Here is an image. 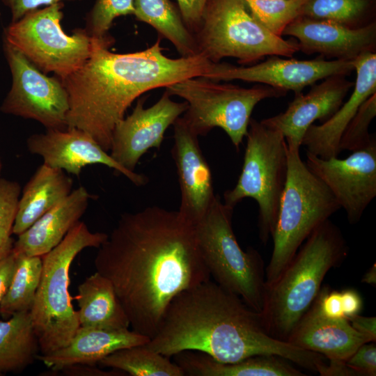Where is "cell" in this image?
Segmentation results:
<instances>
[{"label":"cell","instance_id":"1","mask_svg":"<svg viewBox=\"0 0 376 376\" xmlns=\"http://www.w3.org/2000/svg\"><path fill=\"white\" fill-rule=\"evenodd\" d=\"M94 265L111 282L132 330L150 338L172 299L211 277L195 225L156 205L121 214Z\"/></svg>","mask_w":376,"mask_h":376},{"label":"cell","instance_id":"2","mask_svg":"<svg viewBox=\"0 0 376 376\" xmlns=\"http://www.w3.org/2000/svg\"><path fill=\"white\" fill-rule=\"evenodd\" d=\"M145 345L169 358L191 350L224 363L274 355L315 372L324 362L318 353L269 336L259 313L210 279L172 299L158 331Z\"/></svg>","mask_w":376,"mask_h":376},{"label":"cell","instance_id":"3","mask_svg":"<svg viewBox=\"0 0 376 376\" xmlns=\"http://www.w3.org/2000/svg\"><path fill=\"white\" fill-rule=\"evenodd\" d=\"M109 37L94 38L85 63L61 80L69 100L68 128L87 132L109 152L116 124L131 104L152 89L203 77L212 62L202 54L171 58L162 52L160 40L139 52L109 50Z\"/></svg>","mask_w":376,"mask_h":376},{"label":"cell","instance_id":"4","mask_svg":"<svg viewBox=\"0 0 376 376\" xmlns=\"http://www.w3.org/2000/svg\"><path fill=\"white\" fill-rule=\"evenodd\" d=\"M347 253L340 228L329 219L307 237L279 279L267 287L259 313L269 336L286 341L318 297L327 272L339 266Z\"/></svg>","mask_w":376,"mask_h":376},{"label":"cell","instance_id":"5","mask_svg":"<svg viewBox=\"0 0 376 376\" xmlns=\"http://www.w3.org/2000/svg\"><path fill=\"white\" fill-rule=\"evenodd\" d=\"M107 237L91 232L79 221L56 247L41 256L40 280L30 311L41 354L67 345L80 327L69 292L70 267L81 251L99 248Z\"/></svg>","mask_w":376,"mask_h":376},{"label":"cell","instance_id":"6","mask_svg":"<svg viewBox=\"0 0 376 376\" xmlns=\"http://www.w3.org/2000/svg\"><path fill=\"white\" fill-rule=\"evenodd\" d=\"M299 150L287 145V178L265 268L267 287L279 279L307 237L341 209L329 189L302 161Z\"/></svg>","mask_w":376,"mask_h":376},{"label":"cell","instance_id":"7","mask_svg":"<svg viewBox=\"0 0 376 376\" xmlns=\"http://www.w3.org/2000/svg\"><path fill=\"white\" fill-rule=\"evenodd\" d=\"M233 210L216 196L195 225L201 253L215 282L260 313L267 290L264 261L255 249L240 247L232 227Z\"/></svg>","mask_w":376,"mask_h":376},{"label":"cell","instance_id":"8","mask_svg":"<svg viewBox=\"0 0 376 376\" xmlns=\"http://www.w3.org/2000/svg\"><path fill=\"white\" fill-rule=\"evenodd\" d=\"M198 52L212 63L233 57L253 65L267 56L290 58L297 42L270 32L251 14L246 0H208L194 33Z\"/></svg>","mask_w":376,"mask_h":376},{"label":"cell","instance_id":"9","mask_svg":"<svg viewBox=\"0 0 376 376\" xmlns=\"http://www.w3.org/2000/svg\"><path fill=\"white\" fill-rule=\"evenodd\" d=\"M243 166L235 186L224 194V203L235 206L245 198L259 207V237L266 244L274 232L288 172L287 143L278 130L251 118Z\"/></svg>","mask_w":376,"mask_h":376},{"label":"cell","instance_id":"10","mask_svg":"<svg viewBox=\"0 0 376 376\" xmlns=\"http://www.w3.org/2000/svg\"><path fill=\"white\" fill-rule=\"evenodd\" d=\"M166 92L187 103L182 118L195 134L203 136L214 127H219L237 150L247 134L251 115L257 104L286 93L267 85L246 88L203 77L174 83L166 87Z\"/></svg>","mask_w":376,"mask_h":376},{"label":"cell","instance_id":"11","mask_svg":"<svg viewBox=\"0 0 376 376\" xmlns=\"http://www.w3.org/2000/svg\"><path fill=\"white\" fill-rule=\"evenodd\" d=\"M63 2L32 10L12 22L4 42L43 73L53 72L61 80L79 70L89 58L94 38L86 29L68 35L62 29Z\"/></svg>","mask_w":376,"mask_h":376},{"label":"cell","instance_id":"12","mask_svg":"<svg viewBox=\"0 0 376 376\" xmlns=\"http://www.w3.org/2000/svg\"><path fill=\"white\" fill-rule=\"evenodd\" d=\"M4 44L12 86L1 111L38 121L47 130H66L69 100L61 79L47 77L21 52Z\"/></svg>","mask_w":376,"mask_h":376},{"label":"cell","instance_id":"13","mask_svg":"<svg viewBox=\"0 0 376 376\" xmlns=\"http://www.w3.org/2000/svg\"><path fill=\"white\" fill-rule=\"evenodd\" d=\"M305 164L331 191L349 223L357 224L376 196L375 136L345 159H322L306 152Z\"/></svg>","mask_w":376,"mask_h":376},{"label":"cell","instance_id":"14","mask_svg":"<svg viewBox=\"0 0 376 376\" xmlns=\"http://www.w3.org/2000/svg\"><path fill=\"white\" fill-rule=\"evenodd\" d=\"M354 70V60H298L278 56L249 66L212 63L203 77L216 81L234 79L261 83L284 91L301 92L307 86L334 75H347Z\"/></svg>","mask_w":376,"mask_h":376},{"label":"cell","instance_id":"15","mask_svg":"<svg viewBox=\"0 0 376 376\" xmlns=\"http://www.w3.org/2000/svg\"><path fill=\"white\" fill-rule=\"evenodd\" d=\"M187 103L177 102L165 91L150 107L138 100L132 113L120 120L113 132L109 155L125 169L135 172L140 158L150 149H159L168 127L187 109Z\"/></svg>","mask_w":376,"mask_h":376},{"label":"cell","instance_id":"16","mask_svg":"<svg viewBox=\"0 0 376 376\" xmlns=\"http://www.w3.org/2000/svg\"><path fill=\"white\" fill-rule=\"evenodd\" d=\"M26 146L31 153L42 158L44 164L77 177L85 166L100 164L123 174L136 186L148 180L143 174L125 169L91 135L77 128L47 130L45 133L30 136Z\"/></svg>","mask_w":376,"mask_h":376},{"label":"cell","instance_id":"17","mask_svg":"<svg viewBox=\"0 0 376 376\" xmlns=\"http://www.w3.org/2000/svg\"><path fill=\"white\" fill-rule=\"evenodd\" d=\"M172 155L180 189L179 212L194 225L206 214L217 195L212 175L199 145L198 137L179 117L173 124Z\"/></svg>","mask_w":376,"mask_h":376},{"label":"cell","instance_id":"18","mask_svg":"<svg viewBox=\"0 0 376 376\" xmlns=\"http://www.w3.org/2000/svg\"><path fill=\"white\" fill-rule=\"evenodd\" d=\"M297 38L299 49L339 60H354L375 52L376 24L352 29L337 22L300 16L285 29L283 36Z\"/></svg>","mask_w":376,"mask_h":376},{"label":"cell","instance_id":"19","mask_svg":"<svg viewBox=\"0 0 376 376\" xmlns=\"http://www.w3.org/2000/svg\"><path fill=\"white\" fill-rule=\"evenodd\" d=\"M354 84L345 75L327 77L307 94L295 93L284 112L260 122L279 131L287 145L300 148L307 129L317 120L324 122L329 118L342 105Z\"/></svg>","mask_w":376,"mask_h":376},{"label":"cell","instance_id":"20","mask_svg":"<svg viewBox=\"0 0 376 376\" xmlns=\"http://www.w3.org/2000/svg\"><path fill=\"white\" fill-rule=\"evenodd\" d=\"M354 65L357 77L350 97L322 124H312L307 129L301 143L306 152L322 159L338 157L343 132L361 104L376 93L375 52L361 54L354 60Z\"/></svg>","mask_w":376,"mask_h":376},{"label":"cell","instance_id":"21","mask_svg":"<svg viewBox=\"0 0 376 376\" xmlns=\"http://www.w3.org/2000/svg\"><path fill=\"white\" fill-rule=\"evenodd\" d=\"M286 342L327 359L345 361L360 345L373 341L354 329L347 318H330L322 315L314 301Z\"/></svg>","mask_w":376,"mask_h":376},{"label":"cell","instance_id":"22","mask_svg":"<svg viewBox=\"0 0 376 376\" xmlns=\"http://www.w3.org/2000/svg\"><path fill=\"white\" fill-rule=\"evenodd\" d=\"M150 339L129 329L79 327L67 345L37 358L52 371H59L73 365H95L120 349L146 345Z\"/></svg>","mask_w":376,"mask_h":376},{"label":"cell","instance_id":"23","mask_svg":"<svg viewBox=\"0 0 376 376\" xmlns=\"http://www.w3.org/2000/svg\"><path fill=\"white\" fill-rule=\"evenodd\" d=\"M92 196L82 186L72 190L60 203L19 234L13 251L42 256L56 247L85 213Z\"/></svg>","mask_w":376,"mask_h":376},{"label":"cell","instance_id":"24","mask_svg":"<svg viewBox=\"0 0 376 376\" xmlns=\"http://www.w3.org/2000/svg\"><path fill=\"white\" fill-rule=\"evenodd\" d=\"M72 179L64 171L41 164L19 198L13 234L19 235L72 191Z\"/></svg>","mask_w":376,"mask_h":376},{"label":"cell","instance_id":"25","mask_svg":"<svg viewBox=\"0 0 376 376\" xmlns=\"http://www.w3.org/2000/svg\"><path fill=\"white\" fill-rule=\"evenodd\" d=\"M174 362L189 376H303L288 360L274 355H258L224 363L197 351L186 350L173 356Z\"/></svg>","mask_w":376,"mask_h":376},{"label":"cell","instance_id":"26","mask_svg":"<svg viewBox=\"0 0 376 376\" xmlns=\"http://www.w3.org/2000/svg\"><path fill=\"white\" fill-rule=\"evenodd\" d=\"M79 326L124 329L130 328L127 316L111 282L98 272L79 284L76 297Z\"/></svg>","mask_w":376,"mask_h":376},{"label":"cell","instance_id":"27","mask_svg":"<svg viewBox=\"0 0 376 376\" xmlns=\"http://www.w3.org/2000/svg\"><path fill=\"white\" fill-rule=\"evenodd\" d=\"M38 351L30 311L0 321V374L24 370L33 363Z\"/></svg>","mask_w":376,"mask_h":376},{"label":"cell","instance_id":"28","mask_svg":"<svg viewBox=\"0 0 376 376\" xmlns=\"http://www.w3.org/2000/svg\"><path fill=\"white\" fill-rule=\"evenodd\" d=\"M134 15L169 40L182 56L199 54L193 33L170 0H134Z\"/></svg>","mask_w":376,"mask_h":376},{"label":"cell","instance_id":"29","mask_svg":"<svg viewBox=\"0 0 376 376\" xmlns=\"http://www.w3.org/2000/svg\"><path fill=\"white\" fill-rule=\"evenodd\" d=\"M13 253L15 269L8 289L0 303V315L5 319L22 311H31L42 271L41 256Z\"/></svg>","mask_w":376,"mask_h":376},{"label":"cell","instance_id":"30","mask_svg":"<svg viewBox=\"0 0 376 376\" xmlns=\"http://www.w3.org/2000/svg\"><path fill=\"white\" fill-rule=\"evenodd\" d=\"M99 363L132 376H185L175 362L145 345L120 349L102 359Z\"/></svg>","mask_w":376,"mask_h":376},{"label":"cell","instance_id":"31","mask_svg":"<svg viewBox=\"0 0 376 376\" xmlns=\"http://www.w3.org/2000/svg\"><path fill=\"white\" fill-rule=\"evenodd\" d=\"M372 6L373 0H305L301 16L357 29L373 22L369 20Z\"/></svg>","mask_w":376,"mask_h":376},{"label":"cell","instance_id":"32","mask_svg":"<svg viewBox=\"0 0 376 376\" xmlns=\"http://www.w3.org/2000/svg\"><path fill=\"white\" fill-rule=\"evenodd\" d=\"M253 16L267 29L282 37L285 29L301 16L305 0H246Z\"/></svg>","mask_w":376,"mask_h":376},{"label":"cell","instance_id":"33","mask_svg":"<svg viewBox=\"0 0 376 376\" xmlns=\"http://www.w3.org/2000/svg\"><path fill=\"white\" fill-rule=\"evenodd\" d=\"M21 187L15 181L0 178V260L13 251L11 237Z\"/></svg>","mask_w":376,"mask_h":376},{"label":"cell","instance_id":"34","mask_svg":"<svg viewBox=\"0 0 376 376\" xmlns=\"http://www.w3.org/2000/svg\"><path fill=\"white\" fill-rule=\"evenodd\" d=\"M376 116V93L368 97L359 107L341 136L339 149L357 151L366 148L371 141L373 134L368 128Z\"/></svg>","mask_w":376,"mask_h":376},{"label":"cell","instance_id":"35","mask_svg":"<svg viewBox=\"0 0 376 376\" xmlns=\"http://www.w3.org/2000/svg\"><path fill=\"white\" fill-rule=\"evenodd\" d=\"M134 13V0H97L88 15L86 30L93 38H107V32L116 17Z\"/></svg>","mask_w":376,"mask_h":376},{"label":"cell","instance_id":"36","mask_svg":"<svg viewBox=\"0 0 376 376\" xmlns=\"http://www.w3.org/2000/svg\"><path fill=\"white\" fill-rule=\"evenodd\" d=\"M345 363L361 376L376 375V345L368 342L360 345Z\"/></svg>","mask_w":376,"mask_h":376},{"label":"cell","instance_id":"37","mask_svg":"<svg viewBox=\"0 0 376 376\" xmlns=\"http://www.w3.org/2000/svg\"><path fill=\"white\" fill-rule=\"evenodd\" d=\"M207 1L208 0H177L182 19L193 34L200 26Z\"/></svg>","mask_w":376,"mask_h":376},{"label":"cell","instance_id":"38","mask_svg":"<svg viewBox=\"0 0 376 376\" xmlns=\"http://www.w3.org/2000/svg\"><path fill=\"white\" fill-rule=\"evenodd\" d=\"M63 1L76 0H4L10 9L12 22L19 19L26 13L38 9L42 6H47Z\"/></svg>","mask_w":376,"mask_h":376},{"label":"cell","instance_id":"39","mask_svg":"<svg viewBox=\"0 0 376 376\" xmlns=\"http://www.w3.org/2000/svg\"><path fill=\"white\" fill-rule=\"evenodd\" d=\"M65 375L70 376H121L126 374L120 370L113 369L110 371L104 370L95 367V365L77 364L66 367L61 370Z\"/></svg>","mask_w":376,"mask_h":376},{"label":"cell","instance_id":"40","mask_svg":"<svg viewBox=\"0 0 376 376\" xmlns=\"http://www.w3.org/2000/svg\"><path fill=\"white\" fill-rule=\"evenodd\" d=\"M343 311L345 317L359 314L363 307V301L359 292L354 289H346L340 292Z\"/></svg>","mask_w":376,"mask_h":376},{"label":"cell","instance_id":"41","mask_svg":"<svg viewBox=\"0 0 376 376\" xmlns=\"http://www.w3.org/2000/svg\"><path fill=\"white\" fill-rule=\"evenodd\" d=\"M352 327L358 332L376 341V318L357 314L347 318Z\"/></svg>","mask_w":376,"mask_h":376},{"label":"cell","instance_id":"42","mask_svg":"<svg viewBox=\"0 0 376 376\" xmlns=\"http://www.w3.org/2000/svg\"><path fill=\"white\" fill-rule=\"evenodd\" d=\"M329 363L320 369L319 374L322 376H361V374L348 366L345 361L328 359Z\"/></svg>","mask_w":376,"mask_h":376},{"label":"cell","instance_id":"43","mask_svg":"<svg viewBox=\"0 0 376 376\" xmlns=\"http://www.w3.org/2000/svg\"><path fill=\"white\" fill-rule=\"evenodd\" d=\"M15 256L12 252L0 260V303L6 295L15 269Z\"/></svg>","mask_w":376,"mask_h":376},{"label":"cell","instance_id":"44","mask_svg":"<svg viewBox=\"0 0 376 376\" xmlns=\"http://www.w3.org/2000/svg\"><path fill=\"white\" fill-rule=\"evenodd\" d=\"M361 282L366 284L375 286L376 285V265L373 266L363 274Z\"/></svg>","mask_w":376,"mask_h":376},{"label":"cell","instance_id":"45","mask_svg":"<svg viewBox=\"0 0 376 376\" xmlns=\"http://www.w3.org/2000/svg\"><path fill=\"white\" fill-rule=\"evenodd\" d=\"M1 169H2V162H1V160L0 159V175H1Z\"/></svg>","mask_w":376,"mask_h":376}]
</instances>
